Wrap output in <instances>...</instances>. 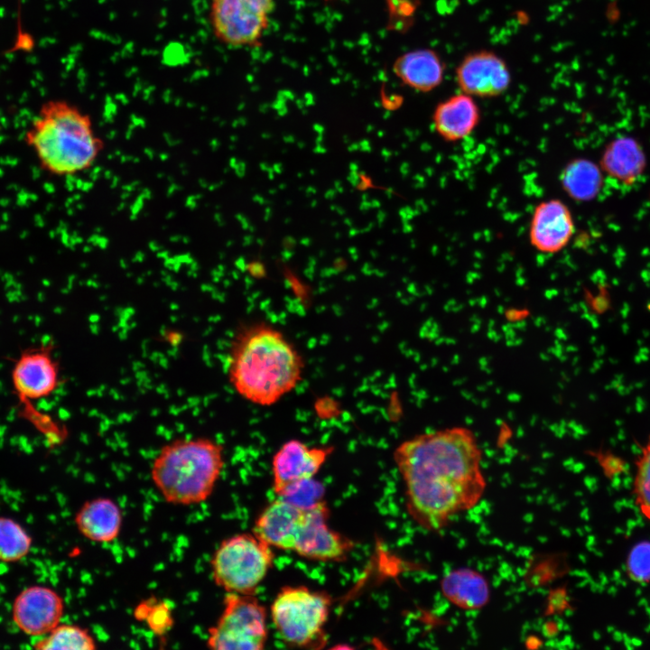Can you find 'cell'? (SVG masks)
I'll return each mask as SVG.
<instances>
[{
	"mask_svg": "<svg viewBox=\"0 0 650 650\" xmlns=\"http://www.w3.org/2000/svg\"><path fill=\"white\" fill-rule=\"evenodd\" d=\"M304 362L294 346L275 328L256 323L238 331L232 342L228 378L246 401L269 406L302 380Z\"/></svg>",
	"mask_w": 650,
	"mask_h": 650,
	"instance_id": "2",
	"label": "cell"
},
{
	"mask_svg": "<svg viewBox=\"0 0 650 650\" xmlns=\"http://www.w3.org/2000/svg\"><path fill=\"white\" fill-rule=\"evenodd\" d=\"M600 169L608 177L623 185L630 186L642 175L646 158L640 144L633 137L613 139L600 158Z\"/></svg>",
	"mask_w": 650,
	"mask_h": 650,
	"instance_id": "18",
	"label": "cell"
},
{
	"mask_svg": "<svg viewBox=\"0 0 650 650\" xmlns=\"http://www.w3.org/2000/svg\"><path fill=\"white\" fill-rule=\"evenodd\" d=\"M274 6V0H210L211 31L228 47H255L268 28Z\"/></svg>",
	"mask_w": 650,
	"mask_h": 650,
	"instance_id": "9",
	"label": "cell"
},
{
	"mask_svg": "<svg viewBox=\"0 0 650 650\" xmlns=\"http://www.w3.org/2000/svg\"><path fill=\"white\" fill-rule=\"evenodd\" d=\"M332 598L305 586H284L270 608L271 619L284 644L320 649L327 642L326 625Z\"/></svg>",
	"mask_w": 650,
	"mask_h": 650,
	"instance_id": "6",
	"label": "cell"
},
{
	"mask_svg": "<svg viewBox=\"0 0 650 650\" xmlns=\"http://www.w3.org/2000/svg\"><path fill=\"white\" fill-rule=\"evenodd\" d=\"M574 221L569 207L559 199L538 203L531 216L528 237L532 246L543 254H557L570 243Z\"/></svg>",
	"mask_w": 650,
	"mask_h": 650,
	"instance_id": "14",
	"label": "cell"
},
{
	"mask_svg": "<svg viewBox=\"0 0 650 650\" xmlns=\"http://www.w3.org/2000/svg\"><path fill=\"white\" fill-rule=\"evenodd\" d=\"M626 571L632 581L637 584L650 583V541H640L630 549Z\"/></svg>",
	"mask_w": 650,
	"mask_h": 650,
	"instance_id": "25",
	"label": "cell"
},
{
	"mask_svg": "<svg viewBox=\"0 0 650 650\" xmlns=\"http://www.w3.org/2000/svg\"><path fill=\"white\" fill-rule=\"evenodd\" d=\"M333 450L332 446L310 447L299 440L284 442L272 460L275 495L281 497L290 488L313 478Z\"/></svg>",
	"mask_w": 650,
	"mask_h": 650,
	"instance_id": "11",
	"label": "cell"
},
{
	"mask_svg": "<svg viewBox=\"0 0 650 650\" xmlns=\"http://www.w3.org/2000/svg\"><path fill=\"white\" fill-rule=\"evenodd\" d=\"M444 70L441 58L431 49L406 51L393 63L394 74L404 85L420 92H429L440 86Z\"/></svg>",
	"mask_w": 650,
	"mask_h": 650,
	"instance_id": "17",
	"label": "cell"
},
{
	"mask_svg": "<svg viewBox=\"0 0 650 650\" xmlns=\"http://www.w3.org/2000/svg\"><path fill=\"white\" fill-rule=\"evenodd\" d=\"M267 637L266 608L255 595L228 592L218 621L208 630L206 645L216 650H261Z\"/></svg>",
	"mask_w": 650,
	"mask_h": 650,
	"instance_id": "8",
	"label": "cell"
},
{
	"mask_svg": "<svg viewBox=\"0 0 650 650\" xmlns=\"http://www.w3.org/2000/svg\"><path fill=\"white\" fill-rule=\"evenodd\" d=\"M633 495L640 514L650 521V434L640 447L635 461Z\"/></svg>",
	"mask_w": 650,
	"mask_h": 650,
	"instance_id": "23",
	"label": "cell"
},
{
	"mask_svg": "<svg viewBox=\"0 0 650 650\" xmlns=\"http://www.w3.org/2000/svg\"><path fill=\"white\" fill-rule=\"evenodd\" d=\"M272 547L253 532L223 540L210 560L212 579L227 593L255 595L274 563Z\"/></svg>",
	"mask_w": 650,
	"mask_h": 650,
	"instance_id": "7",
	"label": "cell"
},
{
	"mask_svg": "<svg viewBox=\"0 0 650 650\" xmlns=\"http://www.w3.org/2000/svg\"><path fill=\"white\" fill-rule=\"evenodd\" d=\"M79 532L88 540L109 543L121 532L123 513L119 505L109 497H96L86 501L75 515Z\"/></svg>",
	"mask_w": 650,
	"mask_h": 650,
	"instance_id": "16",
	"label": "cell"
},
{
	"mask_svg": "<svg viewBox=\"0 0 650 650\" xmlns=\"http://www.w3.org/2000/svg\"><path fill=\"white\" fill-rule=\"evenodd\" d=\"M39 650H94L97 642L88 630L70 624H59L34 642Z\"/></svg>",
	"mask_w": 650,
	"mask_h": 650,
	"instance_id": "21",
	"label": "cell"
},
{
	"mask_svg": "<svg viewBox=\"0 0 650 650\" xmlns=\"http://www.w3.org/2000/svg\"><path fill=\"white\" fill-rule=\"evenodd\" d=\"M134 616L139 621H144L155 635L162 636L173 625L171 606L163 600L147 599L136 606Z\"/></svg>",
	"mask_w": 650,
	"mask_h": 650,
	"instance_id": "24",
	"label": "cell"
},
{
	"mask_svg": "<svg viewBox=\"0 0 650 650\" xmlns=\"http://www.w3.org/2000/svg\"><path fill=\"white\" fill-rule=\"evenodd\" d=\"M32 539L15 521L0 517V561L16 562L29 552Z\"/></svg>",
	"mask_w": 650,
	"mask_h": 650,
	"instance_id": "22",
	"label": "cell"
},
{
	"mask_svg": "<svg viewBox=\"0 0 650 650\" xmlns=\"http://www.w3.org/2000/svg\"><path fill=\"white\" fill-rule=\"evenodd\" d=\"M602 171L585 158L570 161L560 174L562 190L572 200L580 202L595 199L602 186Z\"/></svg>",
	"mask_w": 650,
	"mask_h": 650,
	"instance_id": "20",
	"label": "cell"
},
{
	"mask_svg": "<svg viewBox=\"0 0 650 650\" xmlns=\"http://www.w3.org/2000/svg\"><path fill=\"white\" fill-rule=\"evenodd\" d=\"M323 1L328 2V1H331V0H323Z\"/></svg>",
	"mask_w": 650,
	"mask_h": 650,
	"instance_id": "26",
	"label": "cell"
},
{
	"mask_svg": "<svg viewBox=\"0 0 650 650\" xmlns=\"http://www.w3.org/2000/svg\"><path fill=\"white\" fill-rule=\"evenodd\" d=\"M52 344L43 343L23 350L11 373L14 390L24 404L51 395L60 385L59 366L52 356Z\"/></svg>",
	"mask_w": 650,
	"mask_h": 650,
	"instance_id": "10",
	"label": "cell"
},
{
	"mask_svg": "<svg viewBox=\"0 0 650 650\" xmlns=\"http://www.w3.org/2000/svg\"><path fill=\"white\" fill-rule=\"evenodd\" d=\"M461 91L472 97L494 98L507 90L511 73L506 62L490 51H474L463 58L456 69Z\"/></svg>",
	"mask_w": 650,
	"mask_h": 650,
	"instance_id": "12",
	"label": "cell"
},
{
	"mask_svg": "<svg viewBox=\"0 0 650 650\" xmlns=\"http://www.w3.org/2000/svg\"><path fill=\"white\" fill-rule=\"evenodd\" d=\"M441 590L448 601L464 610L482 608L490 599L488 580L469 568L448 571L441 580Z\"/></svg>",
	"mask_w": 650,
	"mask_h": 650,
	"instance_id": "19",
	"label": "cell"
},
{
	"mask_svg": "<svg viewBox=\"0 0 650 650\" xmlns=\"http://www.w3.org/2000/svg\"><path fill=\"white\" fill-rule=\"evenodd\" d=\"M394 460L404 481L406 509L428 531L442 530L455 515L477 506L485 493L482 451L466 427L404 441L395 448Z\"/></svg>",
	"mask_w": 650,
	"mask_h": 650,
	"instance_id": "1",
	"label": "cell"
},
{
	"mask_svg": "<svg viewBox=\"0 0 650 650\" xmlns=\"http://www.w3.org/2000/svg\"><path fill=\"white\" fill-rule=\"evenodd\" d=\"M62 598L52 589L32 586L15 598L12 615L15 625L23 633L42 636L57 627L63 616Z\"/></svg>",
	"mask_w": 650,
	"mask_h": 650,
	"instance_id": "13",
	"label": "cell"
},
{
	"mask_svg": "<svg viewBox=\"0 0 650 650\" xmlns=\"http://www.w3.org/2000/svg\"><path fill=\"white\" fill-rule=\"evenodd\" d=\"M325 500L302 506L277 497L256 518L253 533L272 548L319 562H342L354 549L348 537L330 528Z\"/></svg>",
	"mask_w": 650,
	"mask_h": 650,
	"instance_id": "4",
	"label": "cell"
},
{
	"mask_svg": "<svg viewBox=\"0 0 650 650\" xmlns=\"http://www.w3.org/2000/svg\"><path fill=\"white\" fill-rule=\"evenodd\" d=\"M480 120V110L472 96L453 95L440 102L432 114L437 135L446 142H459L469 136Z\"/></svg>",
	"mask_w": 650,
	"mask_h": 650,
	"instance_id": "15",
	"label": "cell"
},
{
	"mask_svg": "<svg viewBox=\"0 0 650 650\" xmlns=\"http://www.w3.org/2000/svg\"><path fill=\"white\" fill-rule=\"evenodd\" d=\"M24 140L48 173L73 176L91 168L105 144L89 115L65 100L42 104Z\"/></svg>",
	"mask_w": 650,
	"mask_h": 650,
	"instance_id": "3",
	"label": "cell"
},
{
	"mask_svg": "<svg viewBox=\"0 0 650 650\" xmlns=\"http://www.w3.org/2000/svg\"><path fill=\"white\" fill-rule=\"evenodd\" d=\"M225 466L224 449L206 438H179L162 447L151 467V479L172 505L205 502L213 493Z\"/></svg>",
	"mask_w": 650,
	"mask_h": 650,
	"instance_id": "5",
	"label": "cell"
}]
</instances>
